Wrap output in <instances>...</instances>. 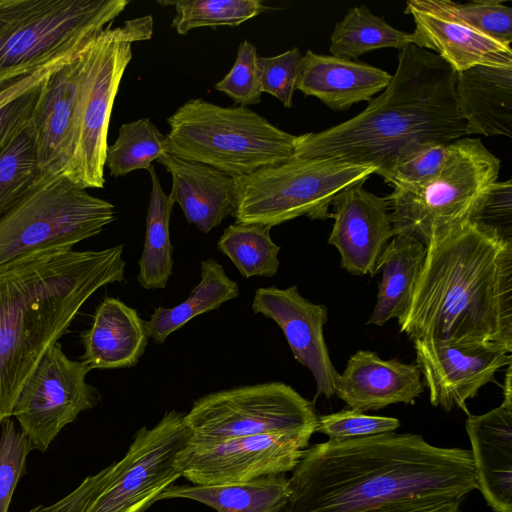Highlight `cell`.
I'll use <instances>...</instances> for the list:
<instances>
[{
  "instance_id": "1",
  "label": "cell",
  "mask_w": 512,
  "mask_h": 512,
  "mask_svg": "<svg viewBox=\"0 0 512 512\" xmlns=\"http://www.w3.org/2000/svg\"><path fill=\"white\" fill-rule=\"evenodd\" d=\"M286 512H355L423 497L465 499L477 488L471 451L395 432L329 439L305 449Z\"/></svg>"
},
{
  "instance_id": "2",
  "label": "cell",
  "mask_w": 512,
  "mask_h": 512,
  "mask_svg": "<svg viewBox=\"0 0 512 512\" xmlns=\"http://www.w3.org/2000/svg\"><path fill=\"white\" fill-rule=\"evenodd\" d=\"M410 303L397 319L412 342L512 352V241L464 222L434 233Z\"/></svg>"
},
{
  "instance_id": "3",
  "label": "cell",
  "mask_w": 512,
  "mask_h": 512,
  "mask_svg": "<svg viewBox=\"0 0 512 512\" xmlns=\"http://www.w3.org/2000/svg\"><path fill=\"white\" fill-rule=\"evenodd\" d=\"M123 245L60 251L0 267V425L24 384L101 287L125 280Z\"/></svg>"
},
{
  "instance_id": "4",
  "label": "cell",
  "mask_w": 512,
  "mask_h": 512,
  "mask_svg": "<svg viewBox=\"0 0 512 512\" xmlns=\"http://www.w3.org/2000/svg\"><path fill=\"white\" fill-rule=\"evenodd\" d=\"M456 72L437 54L408 45L398 54L389 85L353 118L296 137L295 158L372 165L385 179L406 142L451 143L467 136L455 95Z\"/></svg>"
},
{
  "instance_id": "5",
  "label": "cell",
  "mask_w": 512,
  "mask_h": 512,
  "mask_svg": "<svg viewBox=\"0 0 512 512\" xmlns=\"http://www.w3.org/2000/svg\"><path fill=\"white\" fill-rule=\"evenodd\" d=\"M168 153L233 178L294 157L296 135L242 106L190 99L167 118Z\"/></svg>"
},
{
  "instance_id": "6",
  "label": "cell",
  "mask_w": 512,
  "mask_h": 512,
  "mask_svg": "<svg viewBox=\"0 0 512 512\" xmlns=\"http://www.w3.org/2000/svg\"><path fill=\"white\" fill-rule=\"evenodd\" d=\"M128 0H0V85L75 55Z\"/></svg>"
},
{
  "instance_id": "7",
  "label": "cell",
  "mask_w": 512,
  "mask_h": 512,
  "mask_svg": "<svg viewBox=\"0 0 512 512\" xmlns=\"http://www.w3.org/2000/svg\"><path fill=\"white\" fill-rule=\"evenodd\" d=\"M115 220V207L66 177L41 174L0 216V267L72 250Z\"/></svg>"
},
{
  "instance_id": "8",
  "label": "cell",
  "mask_w": 512,
  "mask_h": 512,
  "mask_svg": "<svg viewBox=\"0 0 512 512\" xmlns=\"http://www.w3.org/2000/svg\"><path fill=\"white\" fill-rule=\"evenodd\" d=\"M500 160L480 138H459L448 145L440 172L427 182L393 188L385 197L394 236L428 245L432 235L470 219L487 190L497 181Z\"/></svg>"
},
{
  "instance_id": "9",
  "label": "cell",
  "mask_w": 512,
  "mask_h": 512,
  "mask_svg": "<svg viewBox=\"0 0 512 512\" xmlns=\"http://www.w3.org/2000/svg\"><path fill=\"white\" fill-rule=\"evenodd\" d=\"M375 168L325 158H295L235 178L236 222L273 227L300 216L324 220L334 198Z\"/></svg>"
},
{
  "instance_id": "10",
  "label": "cell",
  "mask_w": 512,
  "mask_h": 512,
  "mask_svg": "<svg viewBox=\"0 0 512 512\" xmlns=\"http://www.w3.org/2000/svg\"><path fill=\"white\" fill-rule=\"evenodd\" d=\"M151 15L112 24L89 42L81 81L78 143L73 182L102 188L110 116L124 71L132 59V44L153 34Z\"/></svg>"
},
{
  "instance_id": "11",
  "label": "cell",
  "mask_w": 512,
  "mask_h": 512,
  "mask_svg": "<svg viewBox=\"0 0 512 512\" xmlns=\"http://www.w3.org/2000/svg\"><path fill=\"white\" fill-rule=\"evenodd\" d=\"M185 414L166 412L152 428L137 430L126 454L93 474V493L83 512H144L182 477L177 458L192 434Z\"/></svg>"
},
{
  "instance_id": "12",
  "label": "cell",
  "mask_w": 512,
  "mask_h": 512,
  "mask_svg": "<svg viewBox=\"0 0 512 512\" xmlns=\"http://www.w3.org/2000/svg\"><path fill=\"white\" fill-rule=\"evenodd\" d=\"M184 418L192 434L188 446L260 434L312 436L317 421L312 403L282 382L204 395L193 402Z\"/></svg>"
},
{
  "instance_id": "13",
  "label": "cell",
  "mask_w": 512,
  "mask_h": 512,
  "mask_svg": "<svg viewBox=\"0 0 512 512\" xmlns=\"http://www.w3.org/2000/svg\"><path fill=\"white\" fill-rule=\"evenodd\" d=\"M90 370L84 362L69 359L59 342L43 355L12 412L33 449L46 451L67 424L98 404V391L85 380Z\"/></svg>"
},
{
  "instance_id": "14",
  "label": "cell",
  "mask_w": 512,
  "mask_h": 512,
  "mask_svg": "<svg viewBox=\"0 0 512 512\" xmlns=\"http://www.w3.org/2000/svg\"><path fill=\"white\" fill-rule=\"evenodd\" d=\"M311 436L260 434L188 446L177 461L182 477L194 485L247 482L262 476L293 471Z\"/></svg>"
},
{
  "instance_id": "15",
  "label": "cell",
  "mask_w": 512,
  "mask_h": 512,
  "mask_svg": "<svg viewBox=\"0 0 512 512\" xmlns=\"http://www.w3.org/2000/svg\"><path fill=\"white\" fill-rule=\"evenodd\" d=\"M89 42L43 80L30 124L40 172L66 177L72 182L81 81Z\"/></svg>"
},
{
  "instance_id": "16",
  "label": "cell",
  "mask_w": 512,
  "mask_h": 512,
  "mask_svg": "<svg viewBox=\"0 0 512 512\" xmlns=\"http://www.w3.org/2000/svg\"><path fill=\"white\" fill-rule=\"evenodd\" d=\"M417 366L424 376L433 406L449 412L454 407L467 416V400L512 363L511 353L483 344L413 342Z\"/></svg>"
},
{
  "instance_id": "17",
  "label": "cell",
  "mask_w": 512,
  "mask_h": 512,
  "mask_svg": "<svg viewBox=\"0 0 512 512\" xmlns=\"http://www.w3.org/2000/svg\"><path fill=\"white\" fill-rule=\"evenodd\" d=\"M252 311L272 319L281 328L294 358L312 372L316 397L334 396L339 373L330 359L323 335L328 320L326 306L304 298L297 285L286 289L261 287L255 291Z\"/></svg>"
},
{
  "instance_id": "18",
  "label": "cell",
  "mask_w": 512,
  "mask_h": 512,
  "mask_svg": "<svg viewBox=\"0 0 512 512\" xmlns=\"http://www.w3.org/2000/svg\"><path fill=\"white\" fill-rule=\"evenodd\" d=\"M331 206L334 223L328 244L339 251L341 267L353 275L374 276L377 258L394 237L387 199L361 182L342 190Z\"/></svg>"
},
{
  "instance_id": "19",
  "label": "cell",
  "mask_w": 512,
  "mask_h": 512,
  "mask_svg": "<svg viewBox=\"0 0 512 512\" xmlns=\"http://www.w3.org/2000/svg\"><path fill=\"white\" fill-rule=\"evenodd\" d=\"M404 12L415 23L414 45L432 50L455 72L479 65L512 66L511 44L474 30L436 0H409Z\"/></svg>"
},
{
  "instance_id": "20",
  "label": "cell",
  "mask_w": 512,
  "mask_h": 512,
  "mask_svg": "<svg viewBox=\"0 0 512 512\" xmlns=\"http://www.w3.org/2000/svg\"><path fill=\"white\" fill-rule=\"evenodd\" d=\"M424 391L416 364L383 360L376 352L359 350L347 361L335 384V395L350 409L375 411L391 404H413Z\"/></svg>"
},
{
  "instance_id": "21",
  "label": "cell",
  "mask_w": 512,
  "mask_h": 512,
  "mask_svg": "<svg viewBox=\"0 0 512 512\" xmlns=\"http://www.w3.org/2000/svg\"><path fill=\"white\" fill-rule=\"evenodd\" d=\"M465 427L477 488L495 512H512V395L487 413L469 414Z\"/></svg>"
},
{
  "instance_id": "22",
  "label": "cell",
  "mask_w": 512,
  "mask_h": 512,
  "mask_svg": "<svg viewBox=\"0 0 512 512\" xmlns=\"http://www.w3.org/2000/svg\"><path fill=\"white\" fill-rule=\"evenodd\" d=\"M172 178L169 193L187 219L201 232L208 233L237 206L235 178L202 163L187 161L169 153L156 160Z\"/></svg>"
},
{
  "instance_id": "23",
  "label": "cell",
  "mask_w": 512,
  "mask_h": 512,
  "mask_svg": "<svg viewBox=\"0 0 512 512\" xmlns=\"http://www.w3.org/2000/svg\"><path fill=\"white\" fill-rule=\"evenodd\" d=\"M391 78L388 72L372 65L307 50L296 90L318 98L334 111H344L356 103L370 102Z\"/></svg>"
},
{
  "instance_id": "24",
  "label": "cell",
  "mask_w": 512,
  "mask_h": 512,
  "mask_svg": "<svg viewBox=\"0 0 512 512\" xmlns=\"http://www.w3.org/2000/svg\"><path fill=\"white\" fill-rule=\"evenodd\" d=\"M457 108L467 135L512 136V66H474L456 72Z\"/></svg>"
},
{
  "instance_id": "25",
  "label": "cell",
  "mask_w": 512,
  "mask_h": 512,
  "mask_svg": "<svg viewBox=\"0 0 512 512\" xmlns=\"http://www.w3.org/2000/svg\"><path fill=\"white\" fill-rule=\"evenodd\" d=\"M82 338V362L91 370L133 367L148 344L145 321L134 308L113 297L98 305Z\"/></svg>"
},
{
  "instance_id": "26",
  "label": "cell",
  "mask_w": 512,
  "mask_h": 512,
  "mask_svg": "<svg viewBox=\"0 0 512 512\" xmlns=\"http://www.w3.org/2000/svg\"><path fill=\"white\" fill-rule=\"evenodd\" d=\"M291 496L285 473L223 485H171L157 501L185 498L218 512H286Z\"/></svg>"
},
{
  "instance_id": "27",
  "label": "cell",
  "mask_w": 512,
  "mask_h": 512,
  "mask_svg": "<svg viewBox=\"0 0 512 512\" xmlns=\"http://www.w3.org/2000/svg\"><path fill=\"white\" fill-rule=\"evenodd\" d=\"M427 247L419 240L395 235L376 260L374 275L382 273L377 300L367 324L382 326L408 307L421 273Z\"/></svg>"
},
{
  "instance_id": "28",
  "label": "cell",
  "mask_w": 512,
  "mask_h": 512,
  "mask_svg": "<svg viewBox=\"0 0 512 512\" xmlns=\"http://www.w3.org/2000/svg\"><path fill=\"white\" fill-rule=\"evenodd\" d=\"M238 284L230 279L214 259L201 261V280L188 298L172 308H155L145 329L148 338L162 344L167 337L192 318L218 309L223 303L237 298Z\"/></svg>"
},
{
  "instance_id": "29",
  "label": "cell",
  "mask_w": 512,
  "mask_h": 512,
  "mask_svg": "<svg viewBox=\"0 0 512 512\" xmlns=\"http://www.w3.org/2000/svg\"><path fill=\"white\" fill-rule=\"evenodd\" d=\"M147 171L152 187L137 281L145 289H164L173 271L169 223L174 202L163 191L155 168L151 165Z\"/></svg>"
},
{
  "instance_id": "30",
  "label": "cell",
  "mask_w": 512,
  "mask_h": 512,
  "mask_svg": "<svg viewBox=\"0 0 512 512\" xmlns=\"http://www.w3.org/2000/svg\"><path fill=\"white\" fill-rule=\"evenodd\" d=\"M332 56L352 60L381 48H402L414 44L412 33L400 31L365 6L350 8L336 23L330 36Z\"/></svg>"
},
{
  "instance_id": "31",
  "label": "cell",
  "mask_w": 512,
  "mask_h": 512,
  "mask_svg": "<svg viewBox=\"0 0 512 512\" xmlns=\"http://www.w3.org/2000/svg\"><path fill=\"white\" fill-rule=\"evenodd\" d=\"M271 227L254 224H230L217 242V249L226 255L242 276L273 277L279 268L280 247L270 236Z\"/></svg>"
},
{
  "instance_id": "32",
  "label": "cell",
  "mask_w": 512,
  "mask_h": 512,
  "mask_svg": "<svg viewBox=\"0 0 512 512\" xmlns=\"http://www.w3.org/2000/svg\"><path fill=\"white\" fill-rule=\"evenodd\" d=\"M168 153V140L149 118L124 123L115 142L107 147L105 167L110 176L123 177L147 170L152 161Z\"/></svg>"
},
{
  "instance_id": "33",
  "label": "cell",
  "mask_w": 512,
  "mask_h": 512,
  "mask_svg": "<svg viewBox=\"0 0 512 512\" xmlns=\"http://www.w3.org/2000/svg\"><path fill=\"white\" fill-rule=\"evenodd\" d=\"M174 5L171 26L180 35L199 27L238 26L269 10L261 0H178L158 1Z\"/></svg>"
},
{
  "instance_id": "34",
  "label": "cell",
  "mask_w": 512,
  "mask_h": 512,
  "mask_svg": "<svg viewBox=\"0 0 512 512\" xmlns=\"http://www.w3.org/2000/svg\"><path fill=\"white\" fill-rule=\"evenodd\" d=\"M41 174L29 126L0 153V216L29 190Z\"/></svg>"
},
{
  "instance_id": "35",
  "label": "cell",
  "mask_w": 512,
  "mask_h": 512,
  "mask_svg": "<svg viewBox=\"0 0 512 512\" xmlns=\"http://www.w3.org/2000/svg\"><path fill=\"white\" fill-rule=\"evenodd\" d=\"M449 143L410 140L397 151L384 181L396 187L418 185L435 177L442 169Z\"/></svg>"
},
{
  "instance_id": "36",
  "label": "cell",
  "mask_w": 512,
  "mask_h": 512,
  "mask_svg": "<svg viewBox=\"0 0 512 512\" xmlns=\"http://www.w3.org/2000/svg\"><path fill=\"white\" fill-rule=\"evenodd\" d=\"M436 3L474 30L497 41L512 42V8L497 0H477L465 4L450 0Z\"/></svg>"
},
{
  "instance_id": "37",
  "label": "cell",
  "mask_w": 512,
  "mask_h": 512,
  "mask_svg": "<svg viewBox=\"0 0 512 512\" xmlns=\"http://www.w3.org/2000/svg\"><path fill=\"white\" fill-rule=\"evenodd\" d=\"M258 57L255 45L248 40L242 41L233 67L215 84V89L230 97L237 106L259 104L263 92Z\"/></svg>"
},
{
  "instance_id": "38",
  "label": "cell",
  "mask_w": 512,
  "mask_h": 512,
  "mask_svg": "<svg viewBox=\"0 0 512 512\" xmlns=\"http://www.w3.org/2000/svg\"><path fill=\"white\" fill-rule=\"evenodd\" d=\"M33 449L28 437L10 418L1 423L0 512H8L13 492L25 472L26 459Z\"/></svg>"
},
{
  "instance_id": "39",
  "label": "cell",
  "mask_w": 512,
  "mask_h": 512,
  "mask_svg": "<svg viewBox=\"0 0 512 512\" xmlns=\"http://www.w3.org/2000/svg\"><path fill=\"white\" fill-rule=\"evenodd\" d=\"M399 426L397 418L343 409L317 417L315 432L325 434L329 439H349L394 432Z\"/></svg>"
},
{
  "instance_id": "40",
  "label": "cell",
  "mask_w": 512,
  "mask_h": 512,
  "mask_svg": "<svg viewBox=\"0 0 512 512\" xmlns=\"http://www.w3.org/2000/svg\"><path fill=\"white\" fill-rule=\"evenodd\" d=\"M301 63L302 55L297 47L276 56H259L262 92L277 98L284 107H292Z\"/></svg>"
},
{
  "instance_id": "41",
  "label": "cell",
  "mask_w": 512,
  "mask_h": 512,
  "mask_svg": "<svg viewBox=\"0 0 512 512\" xmlns=\"http://www.w3.org/2000/svg\"><path fill=\"white\" fill-rule=\"evenodd\" d=\"M470 222L504 240L512 241V182L496 181L477 205Z\"/></svg>"
},
{
  "instance_id": "42",
  "label": "cell",
  "mask_w": 512,
  "mask_h": 512,
  "mask_svg": "<svg viewBox=\"0 0 512 512\" xmlns=\"http://www.w3.org/2000/svg\"><path fill=\"white\" fill-rule=\"evenodd\" d=\"M41 83L0 108V153L30 126Z\"/></svg>"
},
{
  "instance_id": "43",
  "label": "cell",
  "mask_w": 512,
  "mask_h": 512,
  "mask_svg": "<svg viewBox=\"0 0 512 512\" xmlns=\"http://www.w3.org/2000/svg\"><path fill=\"white\" fill-rule=\"evenodd\" d=\"M463 499L423 497L391 502L355 512H460Z\"/></svg>"
},
{
  "instance_id": "44",
  "label": "cell",
  "mask_w": 512,
  "mask_h": 512,
  "mask_svg": "<svg viewBox=\"0 0 512 512\" xmlns=\"http://www.w3.org/2000/svg\"><path fill=\"white\" fill-rule=\"evenodd\" d=\"M74 56V55H73ZM71 56V57H73ZM70 57V58H71ZM62 60L53 65L42 68L34 73L22 75L0 85V108L8 102L40 84L55 68L66 62Z\"/></svg>"
},
{
  "instance_id": "45",
  "label": "cell",
  "mask_w": 512,
  "mask_h": 512,
  "mask_svg": "<svg viewBox=\"0 0 512 512\" xmlns=\"http://www.w3.org/2000/svg\"><path fill=\"white\" fill-rule=\"evenodd\" d=\"M93 493L92 475L86 477L71 493L49 506L39 505L29 512H83Z\"/></svg>"
}]
</instances>
